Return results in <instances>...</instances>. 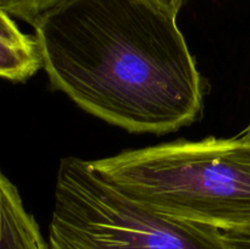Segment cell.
Wrapping results in <instances>:
<instances>
[{
    "instance_id": "cell-8",
    "label": "cell",
    "mask_w": 250,
    "mask_h": 249,
    "mask_svg": "<svg viewBox=\"0 0 250 249\" xmlns=\"http://www.w3.org/2000/svg\"><path fill=\"white\" fill-rule=\"evenodd\" d=\"M149 1H151L153 4L160 6L161 9L166 10V11L171 12V14L177 16L178 11H180L181 7H182L185 0H149Z\"/></svg>"
},
{
    "instance_id": "cell-1",
    "label": "cell",
    "mask_w": 250,
    "mask_h": 249,
    "mask_svg": "<svg viewBox=\"0 0 250 249\" xmlns=\"http://www.w3.org/2000/svg\"><path fill=\"white\" fill-rule=\"evenodd\" d=\"M176 15L149 0H66L34 24L51 85L132 133L197 121L203 83Z\"/></svg>"
},
{
    "instance_id": "cell-5",
    "label": "cell",
    "mask_w": 250,
    "mask_h": 249,
    "mask_svg": "<svg viewBox=\"0 0 250 249\" xmlns=\"http://www.w3.org/2000/svg\"><path fill=\"white\" fill-rule=\"evenodd\" d=\"M42 66L36 37L21 32L12 17L0 10V78L24 82Z\"/></svg>"
},
{
    "instance_id": "cell-3",
    "label": "cell",
    "mask_w": 250,
    "mask_h": 249,
    "mask_svg": "<svg viewBox=\"0 0 250 249\" xmlns=\"http://www.w3.org/2000/svg\"><path fill=\"white\" fill-rule=\"evenodd\" d=\"M49 249H229L220 228L161 214L98 177L88 161H60Z\"/></svg>"
},
{
    "instance_id": "cell-7",
    "label": "cell",
    "mask_w": 250,
    "mask_h": 249,
    "mask_svg": "<svg viewBox=\"0 0 250 249\" xmlns=\"http://www.w3.org/2000/svg\"><path fill=\"white\" fill-rule=\"evenodd\" d=\"M220 231L229 249H250V225Z\"/></svg>"
},
{
    "instance_id": "cell-6",
    "label": "cell",
    "mask_w": 250,
    "mask_h": 249,
    "mask_svg": "<svg viewBox=\"0 0 250 249\" xmlns=\"http://www.w3.org/2000/svg\"><path fill=\"white\" fill-rule=\"evenodd\" d=\"M66 0H0V10L9 16L34 24Z\"/></svg>"
},
{
    "instance_id": "cell-9",
    "label": "cell",
    "mask_w": 250,
    "mask_h": 249,
    "mask_svg": "<svg viewBox=\"0 0 250 249\" xmlns=\"http://www.w3.org/2000/svg\"><path fill=\"white\" fill-rule=\"evenodd\" d=\"M241 137L244 139V141L249 142V143H250V124H248V127H247V128L244 129L243 133H242Z\"/></svg>"
},
{
    "instance_id": "cell-2",
    "label": "cell",
    "mask_w": 250,
    "mask_h": 249,
    "mask_svg": "<svg viewBox=\"0 0 250 249\" xmlns=\"http://www.w3.org/2000/svg\"><path fill=\"white\" fill-rule=\"evenodd\" d=\"M126 197L161 214L220 229L250 225V143L177 141L88 161Z\"/></svg>"
},
{
    "instance_id": "cell-4",
    "label": "cell",
    "mask_w": 250,
    "mask_h": 249,
    "mask_svg": "<svg viewBox=\"0 0 250 249\" xmlns=\"http://www.w3.org/2000/svg\"><path fill=\"white\" fill-rule=\"evenodd\" d=\"M0 249H49L17 188L0 170Z\"/></svg>"
}]
</instances>
